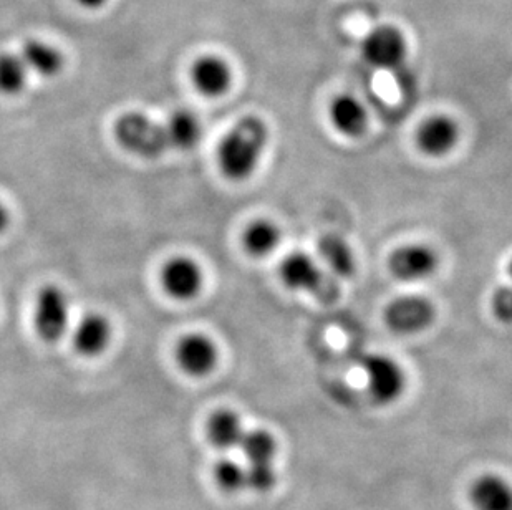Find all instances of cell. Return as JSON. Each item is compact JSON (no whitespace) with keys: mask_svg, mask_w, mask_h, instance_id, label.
Here are the masks:
<instances>
[{"mask_svg":"<svg viewBox=\"0 0 512 510\" xmlns=\"http://www.w3.org/2000/svg\"><path fill=\"white\" fill-rule=\"evenodd\" d=\"M269 143V126L256 115L237 121L226 133L218 148V164L224 178L246 181L256 173Z\"/></svg>","mask_w":512,"mask_h":510,"instance_id":"1","label":"cell"},{"mask_svg":"<svg viewBox=\"0 0 512 510\" xmlns=\"http://www.w3.org/2000/svg\"><path fill=\"white\" fill-rule=\"evenodd\" d=\"M113 133L123 150L140 158H160L171 150L165 125L138 111L121 115L115 121Z\"/></svg>","mask_w":512,"mask_h":510,"instance_id":"2","label":"cell"},{"mask_svg":"<svg viewBox=\"0 0 512 510\" xmlns=\"http://www.w3.org/2000/svg\"><path fill=\"white\" fill-rule=\"evenodd\" d=\"M282 284L294 292H305L324 304H332L339 299L340 289L329 274L320 269L309 254L290 252L285 255L279 267Z\"/></svg>","mask_w":512,"mask_h":510,"instance_id":"3","label":"cell"},{"mask_svg":"<svg viewBox=\"0 0 512 510\" xmlns=\"http://www.w3.org/2000/svg\"><path fill=\"white\" fill-rule=\"evenodd\" d=\"M362 58L370 67L385 72H397L405 67L408 58V39L397 25L373 27L362 40Z\"/></svg>","mask_w":512,"mask_h":510,"instance_id":"4","label":"cell"},{"mask_svg":"<svg viewBox=\"0 0 512 510\" xmlns=\"http://www.w3.org/2000/svg\"><path fill=\"white\" fill-rule=\"evenodd\" d=\"M368 391L373 400L388 405L397 401L406 388V375L400 363L382 353H370L360 361Z\"/></svg>","mask_w":512,"mask_h":510,"instance_id":"5","label":"cell"},{"mask_svg":"<svg viewBox=\"0 0 512 510\" xmlns=\"http://www.w3.org/2000/svg\"><path fill=\"white\" fill-rule=\"evenodd\" d=\"M35 330L44 342L62 340L70 325V300L57 285H45L35 300Z\"/></svg>","mask_w":512,"mask_h":510,"instance_id":"6","label":"cell"},{"mask_svg":"<svg viewBox=\"0 0 512 510\" xmlns=\"http://www.w3.org/2000/svg\"><path fill=\"white\" fill-rule=\"evenodd\" d=\"M385 323L398 335H415L425 332L435 323L436 307L421 295H403L393 300L383 313Z\"/></svg>","mask_w":512,"mask_h":510,"instance_id":"7","label":"cell"},{"mask_svg":"<svg viewBox=\"0 0 512 510\" xmlns=\"http://www.w3.org/2000/svg\"><path fill=\"white\" fill-rule=\"evenodd\" d=\"M440 267V255L428 244H405L388 257V270L403 282L430 279Z\"/></svg>","mask_w":512,"mask_h":510,"instance_id":"8","label":"cell"},{"mask_svg":"<svg viewBox=\"0 0 512 510\" xmlns=\"http://www.w3.org/2000/svg\"><path fill=\"white\" fill-rule=\"evenodd\" d=\"M461 138V130L455 118L443 115H431L421 121L416 130L415 141L421 153L430 158H443L455 150Z\"/></svg>","mask_w":512,"mask_h":510,"instance_id":"9","label":"cell"},{"mask_svg":"<svg viewBox=\"0 0 512 510\" xmlns=\"http://www.w3.org/2000/svg\"><path fill=\"white\" fill-rule=\"evenodd\" d=\"M204 274L201 265L191 257H173L163 265L161 285L173 299L191 300L203 289Z\"/></svg>","mask_w":512,"mask_h":510,"instance_id":"10","label":"cell"},{"mask_svg":"<svg viewBox=\"0 0 512 510\" xmlns=\"http://www.w3.org/2000/svg\"><path fill=\"white\" fill-rule=\"evenodd\" d=\"M219 350L204 333H189L176 345V361L189 376H206L216 368Z\"/></svg>","mask_w":512,"mask_h":510,"instance_id":"11","label":"cell"},{"mask_svg":"<svg viewBox=\"0 0 512 510\" xmlns=\"http://www.w3.org/2000/svg\"><path fill=\"white\" fill-rule=\"evenodd\" d=\"M189 75L193 87L206 98L226 95L234 78L231 65L219 55H203L194 60Z\"/></svg>","mask_w":512,"mask_h":510,"instance_id":"12","label":"cell"},{"mask_svg":"<svg viewBox=\"0 0 512 510\" xmlns=\"http://www.w3.org/2000/svg\"><path fill=\"white\" fill-rule=\"evenodd\" d=\"M330 123L340 135L350 140L362 138L368 130V111L357 97L342 93L330 102Z\"/></svg>","mask_w":512,"mask_h":510,"instance_id":"13","label":"cell"},{"mask_svg":"<svg viewBox=\"0 0 512 510\" xmlns=\"http://www.w3.org/2000/svg\"><path fill=\"white\" fill-rule=\"evenodd\" d=\"M112 340V325L100 313H87L73 330V347L83 357H97Z\"/></svg>","mask_w":512,"mask_h":510,"instance_id":"14","label":"cell"},{"mask_svg":"<svg viewBox=\"0 0 512 510\" xmlns=\"http://www.w3.org/2000/svg\"><path fill=\"white\" fill-rule=\"evenodd\" d=\"M469 499L476 510H512L511 482L498 474H484L473 482Z\"/></svg>","mask_w":512,"mask_h":510,"instance_id":"15","label":"cell"},{"mask_svg":"<svg viewBox=\"0 0 512 510\" xmlns=\"http://www.w3.org/2000/svg\"><path fill=\"white\" fill-rule=\"evenodd\" d=\"M281 227L271 219H256L242 232V247L247 254L256 259L269 257L281 246Z\"/></svg>","mask_w":512,"mask_h":510,"instance_id":"16","label":"cell"},{"mask_svg":"<svg viewBox=\"0 0 512 510\" xmlns=\"http://www.w3.org/2000/svg\"><path fill=\"white\" fill-rule=\"evenodd\" d=\"M171 150L189 151L203 138V125L198 115L189 110L174 111L165 123Z\"/></svg>","mask_w":512,"mask_h":510,"instance_id":"17","label":"cell"},{"mask_svg":"<svg viewBox=\"0 0 512 510\" xmlns=\"http://www.w3.org/2000/svg\"><path fill=\"white\" fill-rule=\"evenodd\" d=\"M319 254L330 272L340 279H350L357 272V257L350 244L339 234L320 237Z\"/></svg>","mask_w":512,"mask_h":510,"instance_id":"18","label":"cell"},{"mask_svg":"<svg viewBox=\"0 0 512 510\" xmlns=\"http://www.w3.org/2000/svg\"><path fill=\"white\" fill-rule=\"evenodd\" d=\"M206 434H208L209 443L226 451V449L237 448L246 431L236 411L218 409L216 413L211 414V418L206 423Z\"/></svg>","mask_w":512,"mask_h":510,"instance_id":"19","label":"cell"},{"mask_svg":"<svg viewBox=\"0 0 512 510\" xmlns=\"http://www.w3.org/2000/svg\"><path fill=\"white\" fill-rule=\"evenodd\" d=\"M20 57L29 68V72L44 78L57 77L65 63L62 53L42 40H27Z\"/></svg>","mask_w":512,"mask_h":510,"instance_id":"20","label":"cell"},{"mask_svg":"<svg viewBox=\"0 0 512 510\" xmlns=\"http://www.w3.org/2000/svg\"><path fill=\"white\" fill-rule=\"evenodd\" d=\"M29 73V68L20 55L2 53L0 55V93L14 97L24 92Z\"/></svg>","mask_w":512,"mask_h":510,"instance_id":"21","label":"cell"},{"mask_svg":"<svg viewBox=\"0 0 512 510\" xmlns=\"http://www.w3.org/2000/svg\"><path fill=\"white\" fill-rule=\"evenodd\" d=\"M239 448L242 449L249 464H272V459L276 456L277 443L266 429H252L246 431Z\"/></svg>","mask_w":512,"mask_h":510,"instance_id":"22","label":"cell"},{"mask_svg":"<svg viewBox=\"0 0 512 510\" xmlns=\"http://www.w3.org/2000/svg\"><path fill=\"white\" fill-rule=\"evenodd\" d=\"M214 481L221 491L234 494L247 487V471L239 462L221 459L214 466Z\"/></svg>","mask_w":512,"mask_h":510,"instance_id":"23","label":"cell"},{"mask_svg":"<svg viewBox=\"0 0 512 510\" xmlns=\"http://www.w3.org/2000/svg\"><path fill=\"white\" fill-rule=\"evenodd\" d=\"M247 471V487L256 492L271 491L276 486L277 474L272 464H249Z\"/></svg>","mask_w":512,"mask_h":510,"instance_id":"24","label":"cell"},{"mask_svg":"<svg viewBox=\"0 0 512 510\" xmlns=\"http://www.w3.org/2000/svg\"><path fill=\"white\" fill-rule=\"evenodd\" d=\"M494 317L498 318L499 322L512 323V287H499L493 295Z\"/></svg>","mask_w":512,"mask_h":510,"instance_id":"25","label":"cell"},{"mask_svg":"<svg viewBox=\"0 0 512 510\" xmlns=\"http://www.w3.org/2000/svg\"><path fill=\"white\" fill-rule=\"evenodd\" d=\"M9 222V211H7V207H5L4 204L0 203V234L9 227Z\"/></svg>","mask_w":512,"mask_h":510,"instance_id":"26","label":"cell"},{"mask_svg":"<svg viewBox=\"0 0 512 510\" xmlns=\"http://www.w3.org/2000/svg\"><path fill=\"white\" fill-rule=\"evenodd\" d=\"M77 4L82 5L85 9L95 10L107 4V0H77Z\"/></svg>","mask_w":512,"mask_h":510,"instance_id":"27","label":"cell"},{"mask_svg":"<svg viewBox=\"0 0 512 510\" xmlns=\"http://www.w3.org/2000/svg\"><path fill=\"white\" fill-rule=\"evenodd\" d=\"M508 270H509V275H511V277H512V259H511V262H509Z\"/></svg>","mask_w":512,"mask_h":510,"instance_id":"28","label":"cell"}]
</instances>
